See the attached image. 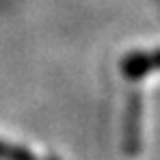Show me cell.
<instances>
[{
	"label": "cell",
	"mask_w": 160,
	"mask_h": 160,
	"mask_svg": "<svg viewBox=\"0 0 160 160\" xmlns=\"http://www.w3.org/2000/svg\"><path fill=\"white\" fill-rule=\"evenodd\" d=\"M0 160H35V156H30L26 152L11 147V145H2L0 143Z\"/></svg>",
	"instance_id": "obj_1"
}]
</instances>
